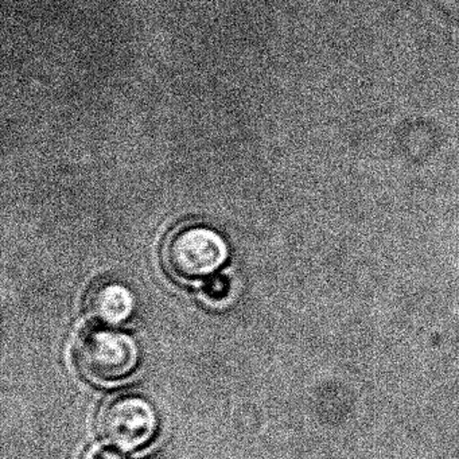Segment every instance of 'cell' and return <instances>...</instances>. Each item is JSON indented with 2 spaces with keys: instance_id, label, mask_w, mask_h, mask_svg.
<instances>
[{
  "instance_id": "2",
  "label": "cell",
  "mask_w": 459,
  "mask_h": 459,
  "mask_svg": "<svg viewBox=\"0 0 459 459\" xmlns=\"http://www.w3.org/2000/svg\"><path fill=\"white\" fill-rule=\"evenodd\" d=\"M230 248L219 230L204 224L179 225L163 244L166 271L181 283H195L224 265Z\"/></svg>"
},
{
  "instance_id": "1",
  "label": "cell",
  "mask_w": 459,
  "mask_h": 459,
  "mask_svg": "<svg viewBox=\"0 0 459 459\" xmlns=\"http://www.w3.org/2000/svg\"><path fill=\"white\" fill-rule=\"evenodd\" d=\"M72 359L85 380L96 385H114L138 369L141 349L127 333L93 326L82 330L74 341Z\"/></svg>"
},
{
  "instance_id": "4",
  "label": "cell",
  "mask_w": 459,
  "mask_h": 459,
  "mask_svg": "<svg viewBox=\"0 0 459 459\" xmlns=\"http://www.w3.org/2000/svg\"><path fill=\"white\" fill-rule=\"evenodd\" d=\"M85 308L88 316L104 326H119L133 316L135 297L126 284L103 281L92 287Z\"/></svg>"
},
{
  "instance_id": "6",
  "label": "cell",
  "mask_w": 459,
  "mask_h": 459,
  "mask_svg": "<svg viewBox=\"0 0 459 459\" xmlns=\"http://www.w3.org/2000/svg\"><path fill=\"white\" fill-rule=\"evenodd\" d=\"M82 459H128L119 451L108 447V446H93L84 454Z\"/></svg>"
},
{
  "instance_id": "5",
  "label": "cell",
  "mask_w": 459,
  "mask_h": 459,
  "mask_svg": "<svg viewBox=\"0 0 459 459\" xmlns=\"http://www.w3.org/2000/svg\"><path fill=\"white\" fill-rule=\"evenodd\" d=\"M230 281L224 278V276H214V278L209 279L205 289H204V294H205L206 299L212 303L224 302L228 295H230Z\"/></svg>"
},
{
  "instance_id": "3",
  "label": "cell",
  "mask_w": 459,
  "mask_h": 459,
  "mask_svg": "<svg viewBox=\"0 0 459 459\" xmlns=\"http://www.w3.org/2000/svg\"><path fill=\"white\" fill-rule=\"evenodd\" d=\"M160 424L157 408L139 394L109 397L98 415L101 437L123 451H138L152 445L160 432Z\"/></svg>"
}]
</instances>
